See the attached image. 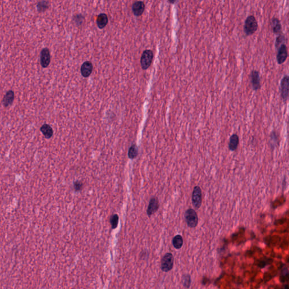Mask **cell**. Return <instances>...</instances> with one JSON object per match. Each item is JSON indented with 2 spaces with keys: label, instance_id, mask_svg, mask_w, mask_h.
Returning a JSON list of instances; mask_svg holds the SVG:
<instances>
[{
  "label": "cell",
  "instance_id": "6da1fadb",
  "mask_svg": "<svg viewBox=\"0 0 289 289\" xmlns=\"http://www.w3.org/2000/svg\"><path fill=\"white\" fill-rule=\"evenodd\" d=\"M258 28V23L256 19L253 15H249L245 21L243 30L247 36L254 34Z\"/></svg>",
  "mask_w": 289,
  "mask_h": 289
},
{
  "label": "cell",
  "instance_id": "7a4b0ae2",
  "mask_svg": "<svg viewBox=\"0 0 289 289\" xmlns=\"http://www.w3.org/2000/svg\"><path fill=\"white\" fill-rule=\"evenodd\" d=\"M185 221L189 228H195L198 224V216L196 211L192 208H189L185 213Z\"/></svg>",
  "mask_w": 289,
  "mask_h": 289
},
{
  "label": "cell",
  "instance_id": "3957f363",
  "mask_svg": "<svg viewBox=\"0 0 289 289\" xmlns=\"http://www.w3.org/2000/svg\"><path fill=\"white\" fill-rule=\"evenodd\" d=\"M173 255L169 252L166 253L161 260V269L162 271L165 272L170 271L173 268Z\"/></svg>",
  "mask_w": 289,
  "mask_h": 289
},
{
  "label": "cell",
  "instance_id": "277c9868",
  "mask_svg": "<svg viewBox=\"0 0 289 289\" xmlns=\"http://www.w3.org/2000/svg\"><path fill=\"white\" fill-rule=\"evenodd\" d=\"M154 54L152 51L148 49L143 52L141 57V66L143 69H148L152 64Z\"/></svg>",
  "mask_w": 289,
  "mask_h": 289
},
{
  "label": "cell",
  "instance_id": "5b68a950",
  "mask_svg": "<svg viewBox=\"0 0 289 289\" xmlns=\"http://www.w3.org/2000/svg\"><path fill=\"white\" fill-rule=\"evenodd\" d=\"M192 204L196 209L199 208L202 203V190L199 186H195L194 188L192 193Z\"/></svg>",
  "mask_w": 289,
  "mask_h": 289
},
{
  "label": "cell",
  "instance_id": "8992f818",
  "mask_svg": "<svg viewBox=\"0 0 289 289\" xmlns=\"http://www.w3.org/2000/svg\"><path fill=\"white\" fill-rule=\"evenodd\" d=\"M281 96L284 101L288 98L289 95V76L285 75L281 82Z\"/></svg>",
  "mask_w": 289,
  "mask_h": 289
},
{
  "label": "cell",
  "instance_id": "52a82bcc",
  "mask_svg": "<svg viewBox=\"0 0 289 289\" xmlns=\"http://www.w3.org/2000/svg\"><path fill=\"white\" fill-rule=\"evenodd\" d=\"M250 80L252 89L255 91L258 90L261 87L259 72L256 70L252 71L250 74Z\"/></svg>",
  "mask_w": 289,
  "mask_h": 289
},
{
  "label": "cell",
  "instance_id": "ba28073f",
  "mask_svg": "<svg viewBox=\"0 0 289 289\" xmlns=\"http://www.w3.org/2000/svg\"><path fill=\"white\" fill-rule=\"evenodd\" d=\"M288 50L287 47L285 44L282 45L278 49L277 54L276 56L277 61L279 65L283 64L288 58Z\"/></svg>",
  "mask_w": 289,
  "mask_h": 289
},
{
  "label": "cell",
  "instance_id": "9c48e42d",
  "mask_svg": "<svg viewBox=\"0 0 289 289\" xmlns=\"http://www.w3.org/2000/svg\"><path fill=\"white\" fill-rule=\"evenodd\" d=\"M159 208V200L156 197H152L150 199L146 212L149 217H151L156 212Z\"/></svg>",
  "mask_w": 289,
  "mask_h": 289
},
{
  "label": "cell",
  "instance_id": "30bf717a",
  "mask_svg": "<svg viewBox=\"0 0 289 289\" xmlns=\"http://www.w3.org/2000/svg\"><path fill=\"white\" fill-rule=\"evenodd\" d=\"M40 62L42 67H47L50 62V55L48 48H44L40 53Z\"/></svg>",
  "mask_w": 289,
  "mask_h": 289
},
{
  "label": "cell",
  "instance_id": "8fae6325",
  "mask_svg": "<svg viewBox=\"0 0 289 289\" xmlns=\"http://www.w3.org/2000/svg\"><path fill=\"white\" fill-rule=\"evenodd\" d=\"M145 8V5L143 2L138 1L135 2L132 5V11L135 15L138 16L143 13Z\"/></svg>",
  "mask_w": 289,
  "mask_h": 289
},
{
  "label": "cell",
  "instance_id": "7c38bea8",
  "mask_svg": "<svg viewBox=\"0 0 289 289\" xmlns=\"http://www.w3.org/2000/svg\"><path fill=\"white\" fill-rule=\"evenodd\" d=\"M93 71V65L90 61L84 62L81 67V73L83 77L88 78Z\"/></svg>",
  "mask_w": 289,
  "mask_h": 289
},
{
  "label": "cell",
  "instance_id": "4fadbf2b",
  "mask_svg": "<svg viewBox=\"0 0 289 289\" xmlns=\"http://www.w3.org/2000/svg\"><path fill=\"white\" fill-rule=\"evenodd\" d=\"M271 26L272 28L273 32L277 35H279L281 34L282 32V26L281 24L280 20L275 17H273L271 20Z\"/></svg>",
  "mask_w": 289,
  "mask_h": 289
},
{
  "label": "cell",
  "instance_id": "5bb4252c",
  "mask_svg": "<svg viewBox=\"0 0 289 289\" xmlns=\"http://www.w3.org/2000/svg\"><path fill=\"white\" fill-rule=\"evenodd\" d=\"M239 143V138L237 134L232 135L229 139V149L232 151L234 152L238 148V146Z\"/></svg>",
  "mask_w": 289,
  "mask_h": 289
},
{
  "label": "cell",
  "instance_id": "9a60e30c",
  "mask_svg": "<svg viewBox=\"0 0 289 289\" xmlns=\"http://www.w3.org/2000/svg\"><path fill=\"white\" fill-rule=\"evenodd\" d=\"M108 23L107 15L104 13L99 14L97 19V24L99 28L103 29L105 27Z\"/></svg>",
  "mask_w": 289,
  "mask_h": 289
},
{
  "label": "cell",
  "instance_id": "2e32d148",
  "mask_svg": "<svg viewBox=\"0 0 289 289\" xmlns=\"http://www.w3.org/2000/svg\"><path fill=\"white\" fill-rule=\"evenodd\" d=\"M14 99V93L13 90L8 91L3 97L2 103L5 107H7L12 104Z\"/></svg>",
  "mask_w": 289,
  "mask_h": 289
},
{
  "label": "cell",
  "instance_id": "e0dca14e",
  "mask_svg": "<svg viewBox=\"0 0 289 289\" xmlns=\"http://www.w3.org/2000/svg\"><path fill=\"white\" fill-rule=\"evenodd\" d=\"M40 131L46 138H50L53 135V130L48 124H44L41 127Z\"/></svg>",
  "mask_w": 289,
  "mask_h": 289
},
{
  "label": "cell",
  "instance_id": "ac0fdd59",
  "mask_svg": "<svg viewBox=\"0 0 289 289\" xmlns=\"http://www.w3.org/2000/svg\"><path fill=\"white\" fill-rule=\"evenodd\" d=\"M173 247L176 249H180L183 245V238L181 235H176L174 237L172 240Z\"/></svg>",
  "mask_w": 289,
  "mask_h": 289
},
{
  "label": "cell",
  "instance_id": "d6986e66",
  "mask_svg": "<svg viewBox=\"0 0 289 289\" xmlns=\"http://www.w3.org/2000/svg\"><path fill=\"white\" fill-rule=\"evenodd\" d=\"M138 155V150L137 146L136 145H132L129 149L128 155L129 159H134L137 157Z\"/></svg>",
  "mask_w": 289,
  "mask_h": 289
},
{
  "label": "cell",
  "instance_id": "ffe728a7",
  "mask_svg": "<svg viewBox=\"0 0 289 289\" xmlns=\"http://www.w3.org/2000/svg\"><path fill=\"white\" fill-rule=\"evenodd\" d=\"M285 37L283 34H280L277 36L275 39V46L276 49H278L283 44H285Z\"/></svg>",
  "mask_w": 289,
  "mask_h": 289
},
{
  "label": "cell",
  "instance_id": "44dd1931",
  "mask_svg": "<svg viewBox=\"0 0 289 289\" xmlns=\"http://www.w3.org/2000/svg\"><path fill=\"white\" fill-rule=\"evenodd\" d=\"M119 222V216L117 214L113 215L110 218V223L112 226V229H116L118 226Z\"/></svg>",
  "mask_w": 289,
  "mask_h": 289
},
{
  "label": "cell",
  "instance_id": "7402d4cb",
  "mask_svg": "<svg viewBox=\"0 0 289 289\" xmlns=\"http://www.w3.org/2000/svg\"><path fill=\"white\" fill-rule=\"evenodd\" d=\"M183 285L186 288H189L191 284V278L189 275H184L182 278Z\"/></svg>",
  "mask_w": 289,
  "mask_h": 289
},
{
  "label": "cell",
  "instance_id": "603a6c76",
  "mask_svg": "<svg viewBox=\"0 0 289 289\" xmlns=\"http://www.w3.org/2000/svg\"><path fill=\"white\" fill-rule=\"evenodd\" d=\"M48 1L39 2L37 4V10L39 12L44 11L45 10H46V9L48 8Z\"/></svg>",
  "mask_w": 289,
  "mask_h": 289
},
{
  "label": "cell",
  "instance_id": "cb8c5ba5",
  "mask_svg": "<svg viewBox=\"0 0 289 289\" xmlns=\"http://www.w3.org/2000/svg\"><path fill=\"white\" fill-rule=\"evenodd\" d=\"M83 184L80 181H75L73 184V188L75 191H80L82 189Z\"/></svg>",
  "mask_w": 289,
  "mask_h": 289
},
{
  "label": "cell",
  "instance_id": "d4e9b609",
  "mask_svg": "<svg viewBox=\"0 0 289 289\" xmlns=\"http://www.w3.org/2000/svg\"><path fill=\"white\" fill-rule=\"evenodd\" d=\"M265 265H266V263H265V262H260L258 264L259 267L260 268H264V267L265 266Z\"/></svg>",
  "mask_w": 289,
  "mask_h": 289
},
{
  "label": "cell",
  "instance_id": "484cf974",
  "mask_svg": "<svg viewBox=\"0 0 289 289\" xmlns=\"http://www.w3.org/2000/svg\"><path fill=\"white\" fill-rule=\"evenodd\" d=\"M168 2H170V3H175V2H176V1H171V0H169V1H168Z\"/></svg>",
  "mask_w": 289,
  "mask_h": 289
},
{
  "label": "cell",
  "instance_id": "4316f807",
  "mask_svg": "<svg viewBox=\"0 0 289 289\" xmlns=\"http://www.w3.org/2000/svg\"><path fill=\"white\" fill-rule=\"evenodd\" d=\"M285 289H289V286L288 285H286L285 286Z\"/></svg>",
  "mask_w": 289,
  "mask_h": 289
}]
</instances>
